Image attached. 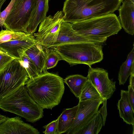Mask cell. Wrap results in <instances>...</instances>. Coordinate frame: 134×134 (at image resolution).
Masks as SVG:
<instances>
[{
  "instance_id": "8992f818",
  "label": "cell",
  "mask_w": 134,
  "mask_h": 134,
  "mask_svg": "<svg viewBox=\"0 0 134 134\" xmlns=\"http://www.w3.org/2000/svg\"><path fill=\"white\" fill-rule=\"evenodd\" d=\"M29 79L25 68L15 59L0 71V99L11 93Z\"/></svg>"
},
{
  "instance_id": "8fae6325",
  "label": "cell",
  "mask_w": 134,
  "mask_h": 134,
  "mask_svg": "<svg viewBox=\"0 0 134 134\" xmlns=\"http://www.w3.org/2000/svg\"><path fill=\"white\" fill-rule=\"evenodd\" d=\"M107 39L89 37L81 35L73 29L72 23L64 21L60 26L56 41L51 48L52 49L61 45L73 43L103 44Z\"/></svg>"
},
{
  "instance_id": "cb8c5ba5",
  "label": "cell",
  "mask_w": 134,
  "mask_h": 134,
  "mask_svg": "<svg viewBox=\"0 0 134 134\" xmlns=\"http://www.w3.org/2000/svg\"><path fill=\"white\" fill-rule=\"evenodd\" d=\"M18 60L25 68L28 74L29 79L39 75L34 63L25 52L20 59Z\"/></svg>"
},
{
  "instance_id": "4316f807",
  "label": "cell",
  "mask_w": 134,
  "mask_h": 134,
  "mask_svg": "<svg viewBox=\"0 0 134 134\" xmlns=\"http://www.w3.org/2000/svg\"><path fill=\"white\" fill-rule=\"evenodd\" d=\"M14 59V58L0 51V71Z\"/></svg>"
},
{
  "instance_id": "6da1fadb",
  "label": "cell",
  "mask_w": 134,
  "mask_h": 134,
  "mask_svg": "<svg viewBox=\"0 0 134 134\" xmlns=\"http://www.w3.org/2000/svg\"><path fill=\"white\" fill-rule=\"evenodd\" d=\"M25 85L30 96L43 109L59 105L65 90L63 78L47 71L29 79Z\"/></svg>"
},
{
  "instance_id": "3957f363",
  "label": "cell",
  "mask_w": 134,
  "mask_h": 134,
  "mask_svg": "<svg viewBox=\"0 0 134 134\" xmlns=\"http://www.w3.org/2000/svg\"><path fill=\"white\" fill-rule=\"evenodd\" d=\"M23 85L0 99V109L5 112L15 114L34 123L43 116V109L35 102Z\"/></svg>"
},
{
  "instance_id": "5b68a950",
  "label": "cell",
  "mask_w": 134,
  "mask_h": 134,
  "mask_svg": "<svg viewBox=\"0 0 134 134\" xmlns=\"http://www.w3.org/2000/svg\"><path fill=\"white\" fill-rule=\"evenodd\" d=\"M72 27L81 35L102 38L118 34L122 28L119 18L113 13L72 23Z\"/></svg>"
},
{
  "instance_id": "ba28073f",
  "label": "cell",
  "mask_w": 134,
  "mask_h": 134,
  "mask_svg": "<svg viewBox=\"0 0 134 134\" xmlns=\"http://www.w3.org/2000/svg\"><path fill=\"white\" fill-rule=\"evenodd\" d=\"M63 18L62 11H58L53 16H46L40 23L37 33L34 34L37 43L46 48H51L56 41Z\"/></svg>"
},
{
  "instance_id": "d4e9b609",
  "label": "cell",
  "mask_w": 134,
  "mask_h": 134,
  "mask_svg": "<svg viewBox=\"0 0 134 134\" xmlns=\"http://www.w3.org/2000/svg\"><path fill=\"white\" fill-rule=\"evenodd\" d=\"M59 55L53 49L48 50L47 55L45 66L47 70L55 67L58 62L61 60Z\"/></svg>"
},
{
  "instance_id": "1f68e13d",
  "label": "cell",
  "mask_w": 134,
  "mask_h": 134,
  "mask_svg": "<svg viewBox=\"0 0 134 134\" xmlns=\"http://www.w3.org/2000/svg\"><path fill=\"white\" fill-rule=\"evenodd\" d=\"M7 118V117L5 116L0 114V124L5 121Z\"/></svg>"
},
{
  "instance_id": "9c48e42d",
  "label": "cell",
  "mask_w": 134,
  "mask_h": 134,
  "mask_svg": "<svg viewBox=\"0 0 134 134\" xmlns=\"http://www.w3.org/2000/svg\"><path fill=\"white\" fill-rule=\"evenodd\" d=\"M103 102L102 98L79 101L75 120L67 134H81Z\"/></svg>"
},
{
  "instance_id": "7a4b0ae2",
  "label": "cell",
  "mask_w": 134,
  "mask_h": 134,
  "mask_svg": "<svg viewBox=\"0 0 134 134\" xmlns=\"http://www.w3.org/2000/svg\"><path fill=\"white\" fill-rule=\"evenodd\" d=\"M123 0H66L63 9L64 21L73 23L113 13Z\"/></svg>"
},
{
  "instance_id": "d6a6232c",
  "label": "cell",
  "mask_w": 134,
  "mask_h": 134,
  "mask_svg": "<svg viewBox=\"0 0 134 134\" xmlns=\"http://www.w3.org/2000/svg\"><path fill=\"white\" fill-rule=\"evenodd\" d=\"M6 0H0V13L1 12V7L3 4Z\"/></svg>"
},
{
  "instance_id": "ac0fdd59",
  "label": "cell",
  "mask_w": 134,
  "mask_h": 134,
  "mask_svg": "<svg viewBox=\"0 0 134 134\" xmlns=\"http://www.w3.org/2000/svg\"><path fill=\"white\" fill-rule=\"evenodd\" d=\"M78 104L73 107L64 109L58 116L57 134L65 133L70 128L75 118Z\"/></svg>"
},
{
  "instance_id": "277c9868",
  "label": "cell",
  "mask_w": 134,
  "mask_h": 134,
  "mask_svg": "<svg viewBox=\"0 0 134 134\" xmlns=\"http://www.w3.org/2000/svg\"><path fill=\"white\" fill-rule=\"evenodd\" d=\"M102 44L70 43L59 45L52 49L59 55L61 60L66 61L71 66L83 64L91 67L103 59Z\"/></svg>"
},
{
  "instance_id": "7c38bea8",
  "label": "cell",
  "mask_w": 134,
  "mask_h": 134,
  "mask_svg": "<svg viewBox=\"0 0 134 134\" xmlns=\"http://www.w3.org/2000/svg\"><path fill=\"white\" fill-rule=\"evenodd\" d=\"M37 43L33 34L20 39L0 44V51L18 60L27 49Z\"/></svg>"
},
{
  "instance_id": "44dd1931",
  "label": "cell",
  "mask_w": 134,
  "mask_h": 134,
  "mask_svg": "<svg viewBox=\"0 0 134 134\" xmlns=\"http://www.w3.org/2000/svg\"><path fill=\"white\" fill-rule=\"evenodd\" d=\"M79 98V101L80 102L102 98L96 88L87 79Z\"/></svg>"
},
{
  "instance_id": "7402d4cb",
  "label": "cell",
  "mask_w": 134,
  "mask_h": 134,
  "mask_svg": "<svg viewBox=\"0 0 134 134\" xmlns=\"http://www.w3.org/2000/svg\"><path fill=\"white\" fill-rule=\"evenodd\" d=\"M103 125L101 114L98 111L92 118L81 134H98Z\"/></svg>"
},
{
  "instance_id": "d6986e66",
  "label": "cell",
  "mask_w": 134,
  "mask_h": 134,
  "mask_svg": "<svg viewBox=\"0 0 134 134\" xmlns=\"http://www.w3.org/2000/svg\"><path fill=\"white\" fill-rule=\"evenodd\" d=\"M134 73V46L127 55L126 60L120 67L118 74L119 85H123L126 82L129 77Z\"/></svg>"
},
{
  "instance_id": "5bb4252c",
  "label": "cell",
  "mask_w": 134,
  "mask_h": 134,
  "mask_svg": "<svg viewBox=\"0 0 134 134\" xmlns=\"http://www.w3.org/2000/svg\"><path fill=\"white\" fill-rule=\"evenodd\" d=\"M119 8L122 27L128 34H134V0H123Z\"/></svg>"
},
{
  "instance_id": "52a82bcc",
  "label": "cell",
  "mask_w": 134,
  "mask_h": 134,
  "mask_svg": "<svg viewBox=\"0 0 134 134\" xmlns=\"http://www.w3.org/2000/svg\"><path fill=\"white\" fill-rule=\"evenodd\" d=\"M35 0H15L5 19L6 29L28 34L26 29L32 14Z\"/></svg>"
},
{
  "instance_id": "f1b7e54d",
  "label": "cell",
  "mask_w": 134,
  "mask_h": 134,
  "mask_svg": "<svg viewBox=\"0 0 134 134\" xmlns=\"http://www.w3.org/2000/svg\"><path fill=\"white\" fill-rule=\"evenodd\" d=\"M103 106L98 111L102 116V118L103 120V125L104 126L105 124L107 115L106 109V102L107 100L106 99H103Z\"/></svg>"
},
{
  "instance_id": "2e32d148",
  "label": "cell",
  "mask_w": 134,
  "mask_h": 134,
  "mask_svg": "<svg viewBox=\"0 0 134 134\" xmlns=\"http://www.w3.org/2000/svg\"><path fill=\"white\" fill-rule=\"evenodd\" d=\"M48 50V48H46L36 43L25 52L34 63L39 74L47 71L45 63Z\"/></svg>"
},
{
  "instance_id": "4dcf8cb0",
  "label": "cell",
  "mask_w": 134,
  "mask_h": 134,
  "mask_svg": "<svg viewBox=\"0 0 134 134\" xmlns=\"http://www.w3.org/2000/svg\"><path fill=\"white\" fill-rule=\"evenodd\" d=\"M129 84L132 88H134V73H132L130 75L129 79Z\"/></svg>"
},
{
  "instance_id": "f546056e",
  "label": "cell",
  "mask_w": 134,
  "mask_h": 134,
  "mask_svg": "<svg viewBox=\"0 0 134 134\" xmlns=\"http://www.w3.org/2000/svg\"><path fill=\"white\" fill-rule=\"evenodd\" d=\"M127 91L129 100L132 108L134 110V89L129 85Z\"/></svg>"
},
{
  "instance_id": "603a6c76",
  "label": "cell",
  "mask_w": 134,
  "mask_h": 134,
  "mask_svg": "<svg viewBox=\"0 0 134 134\" xmlns=\"http://www.w3.org/2000/svg\"><path fill=\"white\" fill-rule=\"evenodd\" d=\"M28 34L22 32H15L7 29H2L0 31V44L20 39Z\"/></svg>"
},
{
  "instance_id": "e0dca14e",
  "label": "cell",
  "mask_w": 134,
  "mask_h": 134,
  "mask_svg": "<svg viewBox=\"0 0 134 134\" xmlns=\"http://www.w3.org/2000/svg\"><path fill=\"white\" fill-rule=\"evenodd\" d=\"M120 117L127 124L134 125V110L128 98L127 91H121V98L117 104Z\"/></svg>"
},
{
  "instance_id": "484cf974",
  "label": "cell",
  "mask_w": 134,
  "mask_h": 134,
  "mask_svg": "<svg viewBox=\"0 0 134 134\" xmlns=\"http://www.w3.org/2000/svg\"><path fill=\"white\" fill-rule=\"evenodd\" d=\"M59 117L48 124L44 125L43 127L45 130L43 132L45 134H57V129Z\"/></svg>"
},
{
  "instance_id": "83f0119b",
  "label": "cell",
  "mask_w": 134,
  "mask_h": 134,
  "mask_svg": "<svg viewBox=\"0 0 134 134\" xmlns=\"http://www.w3.org/2000/svg\"><path fill=\"white\" fill-rule=\"evenodd\" d=\"M15 0H11L7 7L0 13V26L2 28L3 26L5 19L9 13Z\"/></svg>"
},
{
  "instance_id": "30bf717a",
  "label": "cell",
  "mask_w": 134,
  "mask_h": 134,
  "mask_svg": "<svg viewBox=\"0 0 134 134\" xmlns=\"http://www.w3.org/2000/svg\"><path fill=\"white\" fill-rule=\"evenodd\" d=\"M87 76L103 100H107L116 90V81L110 79L107 71L102 68L89 67Z\"/></svg>"
},
{
  "instance_id": "ffe728a7",
  "label": "cell",
  "mask_w": 134,
  "mask_h": 134,
  "mask_svg": "<svg viewBox=\"0 0 134 134\" xmlns=\"http://www.w3.org/2000/svg\"><path fill=\"white\" fill-rule=\"evenodd\" d=\"M87 79V77L77 74L69 76L63 80L64 82L69 87L71 92L76 97L79 98Z\"/></svg>"
},
{
  "instance_id": "9a60e30c",
  "label": "cell",
  "mask_w": 134,
  "mask_h": 134,
  "mask_svg": "<svg viewBox=\"0 0 134 134\" xmlns=\"http://www.w3.org/2000/svg\"><path fill=\"white\" fill-rule=\"evenodd\" d=\"M49 0H35L33 9L26 30L28 34H33L39 24L46 16Z\"/></svg>"
},
{
  "instance_id": "4fadbf2b",
  "label": "cell",
  "mask_w": 134,
  "mask_h": 134,
  "mask_svg": "<svg viewBox=\"0 0 134 134\" xmlns=\"http://www.w3.org/2000/svg\"><path fill=\"white\" fill-rule=\"evenodd\" d=\"M33 126L24 122L19 116L9 118L0 124V134H39Z\"/></svg>"
}]
</instances>
